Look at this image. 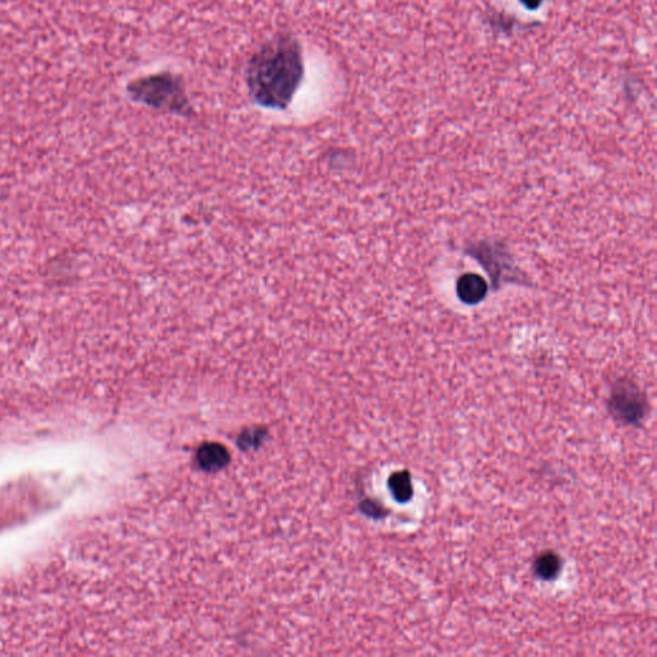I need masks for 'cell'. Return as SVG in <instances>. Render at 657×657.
<instances>
[{"mask_svg":"<svg viewBox=\"0 0 657 657\" xmlns=\"http://www.w3.org/2000/svg\"><path fill=\"white\" fill-rule=\"evenodd\" d=\"M126 94L132 102L166 114L189 117L194 114L187 85L181 75L172 71L155 72L130 81Z\"/></svg>","mask_w":657,"mask_h":657,"instance_id":"obj_2","label":"cell"},{"mask_svg":"<svg viewBox=\"0 0 657 657\" xmlns=\"http://www.w3.org/2000/svg\"><path fill=\"white\" fill-rule=\"evenodd\" d=\"M198 461L204 470L217 471L230 461V454L220 443H204L198 451Z\"/></svg>","mask_w":657,"mask_h":657,"instance_id":"obj_6","label":"cell"},{"mask_svg":"<svg viewBox=\"0 0 657 657\" xmlns=\"http://www.w3.org/2000/svg\"><path fill=\"white\" fill-rule=\"evenodd\" d=\"M609 410L619 421L628 425H638L647 413V398L635 381L619 379L613 384L609 399Z\"/></svg>","mask_w":657,"mask_h":657,"instance_id":"obj_3","label":"cell"},{"mask_svg":"<svg viewBox=\"0 0 657 657\" xmlns=\"http://www.w3.org/2000/svg\"><path fill=\"white\" fill-rule=\"evenodd\" d=\"M303 46L294 35H275L248 58L244 83L252 103L284 111L293 103L305 80Z\"/></svg>","mask_w":657,"mask_h":657,"instance_id":"obj_1","label":"cell"},{"mask_svg":"<svg viewBox=\"0 0 657 657\" xmlns=\"http://www.w3.org/2000/svg\"><path fill=\"white\" fill-rule=\"evenodd\" d=\"M523 5H525L528 10H537L542 5L543 0H520Z\"/></svg>","mask_w":657,"mask_h":657,"instance_id":"obj_9","label":"cell"},{"mask_svg":"<svg viewBox=\"0 0 657 657\" xmlns=\"http://www.w3.org/2000/svg\"><path fill=\"white\" fill-rule=\"evenodd\" d=\"M469 253L474 254L479 260L482 265L489 271L492 280L494 283H501L506 279V274L503 271H508L509 275L514 274V268L510 259H509V253L503 251L502 245L496 244V243H479L477 245H474Z\"/></svg>","mask_w":657,"mask_h":657,"instance_id":"obj_4","label":"cell"},{"mask_svg":"<svg viewBox=\"0 0 657 657\" xmlns=\"http://www.w3.org/2000/svg\"><path fill=\"white\" fill-rule=\"evenodd\" d=\"M388 487L393 499L399 503H406L413 499V485L407 470L396 471L388 480Z\"/></svg>","mask_w":657,"mask_h":657,"instance_id":"obj_8","label":"cell"},{"mask_svg":"<svg viewBox=\"0 0 657 657\" xmlns=\"http://www.w3.org/2000/svg\"><path fill=\"white\" fill-rule=\"evenodd\" d=\"M456 292L465 305H477L487 297L488 283L482 275L468 272L457 280Z\"/></svg>","mask_w":657,"mask_h":657,"instance_id":"obj_5","label":"cell"},{"mask_svg":"<svg viewBox=\"0 0 657 657\" xmlns=\"http://www.w3.org/2000/svg\"><path fill=\"white\" fill-rule=\"evenodd\" d=\"M563 561L556 552L546 551L534 561V573L543 581H554L560 574Z\"/></svg>","mask_w":657,"mask_h":657,"instance_id":"obj_7","label":"cell"}]
</instances>
